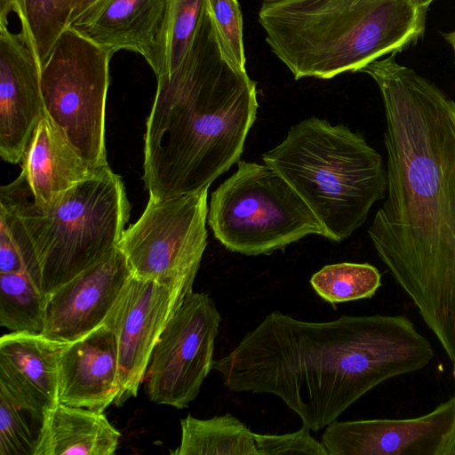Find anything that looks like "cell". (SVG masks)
I'll return each instance as SVG.
<instances>
[{
  "mask_svg": "<svg viewBox=\"0 0 455 455\" xmlns=\"http://www.w3.org/2000/svg\"><path fill=\"white\" fill-rule=\"evenodd\" d=\"M427 10L412 0L263 2L259 22L296 80L359 72L422 35Z\"/></svg>",
  "mask_w": 455,
  "mask_h": 455,
  "instance_id": "obj_4",
  "label": "cell"
},
{
  "mask_svg": "<svg viewBox=\"0 0 455 455\" xmlns=\"http://www.w3.org/2000/svg\"><path fill=\"white\" fill-rule=\"evenodd\" d=\"M322 443L329 455H455V397L412 419L334 420Z\"/></svg>",
  "mask_w": 455,
  "mask_h": 455,
  "instance_id": "obj_12",
  "label": "cell"
},
{
  "mask_svg": "<svg viewBox=\"0 0 455 455\" xmlns=\"http://www.w3.org/2000/svg\"><path fill=\"white\" fill-rule=\"evenodd\" d=\"M118 392L117 342L108 323L65 344L59 360V403L104 412Z\"/></svg>",
  "mask_w": 455,
  "mask_h": 455,
  "instance_id": "obj_17",
  "label": "cell"
},
{
  "mask_svg": "<svg viewBox=\"0 0 455 455\" xmlns=\"http://www.w3.org/2000/svg\"><path fill=\"white\" fill-rule=\"evenodd\" d=\"M7 19L0 17V156L15 164L46 112L38 57L21 29H9Z\"/></svg>",
  "mask_w": 455,
  "mask_h": 455,
  "instance_id": "obj_13",
  "label": "cell"
},
{
  "mask_svg": "<svg viewBox=\"0 0 455 455\" xmlns=\"http://www.w3.org/2000/svg\"><path fill=\"white\" fill-rule=\"evenodd\" d=\"M208 188L174 197H149L118 244L132 275L194 283L207 246Z\"/></svg>",
  "mask_w": 455,
  "mask_h": 455,
  "instance_id": "obj_9",
  "label": "cell"
},
{
  "mask_svg": "<svg viewBox=\"0 0 455 455\" xmlns=\"http://www.w3.org/2000/svg\"><path fill=\"white\" fill-rule=\"evenodd\" d=\"M71 7L67 0H0V17L14 12L31 41L40 66L60 35L68 27Z\"/></svg>",
  "mask_w": 455,
  "mask_h": 455,
  "instance_id": "obj_21",
  "label": "cell"
},
{
  "mask_svg": "<svg viewBox=\"0 0 455 455\" xmlns=\"http://www.w3.org/2000/svg\"><path fill=\"white\" fill-rule=\"evenodd\" d=\"M453 374H454V376H455V368H454V371H453Z\"/></svg>",
  "mask_w": 455,
  "mask_h": 455,
  "instance_id": "obj_34",
  "label": "cell"
},
{
  "mask_svg": "<svg viewBox=\"0 0 455 455\" xmlns=\"http://www.w3.org/2000/svg\"><path fill=\"white\" fill-rule=\"evenodd\" d=\"M100 0H78L71 12L70 22L78 18ZM69 22V23H70Z\"/></svg>",
  "mask_w": 455,
  "mask_h": 455,
  "instance_id": "obj_29",
  "label": "cell"
},
{
  "mask_svg": "<svg viewBox=\"0 0 455 455\" xmlns=\"http://www.w3.org/2000/svg\"><path fill=\"white\" fill-rule=\"evenodd\" d=\"M111 57L68 27L41 68L46 114L94 168L108 165L105 118Z\"/></svg>",
  "mask_w": 455,
  "mask_h": 455,
  "instance_id": "obj_8",
  "label": "cell"
},
{
  "mask_svg": "<svg viewBox=\"0 0 455 455\" xmlns=\"http://www.w3.org/2000/svg\"><path fill=\"white\" fill-rule=\"evenodd\" d=\"M314 291L325 301L337 303L371 298L381 285V275L368 263L326 265L310 278Z\"/></svg>",
  "mask_w": 455,
  "mask_h": 455,
  "instance_id": "obj_23",
  "label": "cell"
},
{
  "mask_svg": "<svg viewBox=\"0 0 455 455\" xmlns=\"http://www.w3.org/2000/svg\"><path fill=\"white\" fill-rule=\"evenodd\" d=\"M120 437L103 412L58 403L43 416L34 455H112Z\"/></svg>",
  "mask_w": 455,
  "mask_h": 455,
  "instance_id": "obj_19",
  "label": "cell"
},
{
  "mask_svg": "<svg viewBox=\"0 0 455 455\" xmlns=\"http://www.w3.org/2000/svg\"><path fill=\"white\" fill-rule=\"evenodd\" d=\"M46 295L27 273H0V325L11 331L42 332Z\"/></svg>",
  "mask_w": 455,
  "mask_h": 455,
  "instance_id": "obj_22",
  "label": "cell"
},
{
  "mask_svg": "<svg viewBox=\"0 0 455 455\" xmlns=\"http://www.w3.org/2000/svg\"><path fill=\"white\" fill-rule=\"evenodd\" d=\"M205 2L206 0H170L168 74L179 66L186 53Z\"/></svg>",
  "mask_w": 455,
  "mask_h": 455,
  "instance_id": "obj_27",
  "label": "cell"
},
{
  "mask_svg": "<svg viewBox=\"0 0 455 455\" xmlns=\"http://www.w3.org/2000/svg\"><path fill=\"white\" fill-rule=\"evenodd\" d=\"M67 342L42 332L11 331L0 339V391L36 416L58 401L59 360Z\"/></svg>",
  "mask_w": 455,
  "mask_h": 455,
  "instance_id": "obj_16",
  "label": "cell"
},
{
  "mask_svg": "<svg viewBox=\"0 0 455 455\" xmlns=\"http://www.w3.org/2000/svg\"><path fill=\"white\" fill-rule=\"evenodd\" d=\"M180 445L172 455H259L253 432L230 413L180 420Z\"/></svg>",
  "mask_w": 455,
  "mask_h": 455,
  "instance_id": "obj_20",
  "label": "cell"
},
{
  "mask_svg": "<svg viewBox=\"0 0 455 455\" xmlns=\"http://www.w3.org/2000/svg\"><path fill=\"white\" fill-rule=\"evenodd\" d=\"M23 272L41 283L38 260L12 196L0 189V273Z\"/></svg>",
  "mask_w": 455,
  "mask_h": 455,
  "instance_id": "obj_24",
  "label": "cell"
},
{
  "mask_svg": "<svg viewBox=\"0 0 455 455\" xmlns=\"http://www.w3.org/2000/svg\"><path fill=\"white\" fill-rule=\"evenodd\" d=\"M131 275L117 247L46 296L42 333L67 343L88 334L104 323Z\"/></svg>",
  "mask_w": 455,
  "mask_h": 455,
  "instance_id": "obj_15",
  "label": "cell"
},
{
  "mask_svg": "<svg viewBox=\"0 0 455 455\" xmlns=\"http://www.w3.org/2000/svg\"><path fill=\"white\" fill-rule=\"evenodd\" d=\"M3 187L17 204L46 296L116 250L129 220L125 187L108 165L47 208L34 204L21 174Z\"/></svg>",
  "mask_w": 455,
  "mask_h": 455,
  "instance_id": "obj_6",
  "label": "cell"
},
{
  "mask_svg": "<svg viewBox=\"0 0 455 455\" xmlns=\"http://www.w3.org/2000/svg\"><path fill=\"white\" fill-rule=\"evenodd\" d=\"M262 160L292 187L322 224L325 238L334 242L362 227L372 205L386 196L381 156L342 124L306 118Z\"/></svg>",
  "mask_w": 455,
  "mask_h": 455,
  "instance_id": "obj_5",
  "label": "cell"
},
{
  "mask_svg": "<svg viewBox=\"0 0 455 455\" xmlns=\"http://www.w3.org/2000/svg\"><path fill=\"white\" fill-rule=\"evenodd\" d=\"M221 315L205 292H190L158 339L146 371L150 401L187 408L212 370Z\"/></svg>",
  "mask_w": 455,
  "mask_h": 455,
  "instance_id": "obj_10",
  "label": "cell"
},
{
  "mask_svg": "<svg viewBox=\"0 0 455 455\" xmlns=\"http://www.w3.org/2000/svg\"><path fill=\"white\" fill-rule=\"evenodd\" d=\"M274 1H277V0H263V2H274Z\"/></svg>",
  "mask_w": 455,
  "mask_h": 455,
  "instance_id": "obj_33",
  "label": "cell"
},
{
  "mask_svg": "<svg viewBox=\"0 0 455 455\" xmlns=\"http://www.w3.org/2000/svg\"><path fill=\"white\" fill-rule=\"evenodd\" d=\"M359 72L387 124V188L368 235L455 367V101L395 53Z\"/></svg>",
  "mask_w": 455,
  "mask_h": 455,
  "instance_id": "obj_1",
  "label": "cell"
},
{
  "mask_svg": "<svg viewBox=\"0 0 455 455\" xmlns=\"http://www.w3.org/2000/svg\"><path fill=\"white\" fill-rule=\"evenodd\" d=\"M416 5L419 7L427 10L428 5L431 4L433 0H412Z\"/></svg>",
  "mask_w": 455,
  "mask_h": 455,
  "instance_id": "obj_31",
  "label": "cell"
},
{
  "mask_svg": "<svg viewBox=\"0 0 455 455\" xmlns=\"http://www.w3.org/2000/svg\"><path fill=\"white\" fill-rule=\"evenodd\" d=\"M207 223L228 251L270 254L307 235L326 237L310 208L274 169L239 161L212 194Z\"/></svg>",
  "mask_w": 455,
  "mask_h": 455,
  "instance_id": "obj_7",
  "label": "cell"
},
{
  "mask_svg": "<svg viewBox=\"0 0 455 455\" xmlns=\"http://www.w3.org/2000/svg\"><path fill=\"white\" fill-rule=\"evenodd\" d=\"M444 38L452 46V49L455 53V29L450 33L445 34Z\"/></svg>",
  "mask_w": 455,
  "mask_h": 455,
  "instance_id": "obj_30",
  "label": "cell"
},
{
  "mask_svg": "<svg viewBox=\"0 0 455 455\" xmlns=\"http://www.w3.org/2000/svg\"><path fill=\"white\" fill-rule=\"evenodd\" d=\"M156 79L145 188L153 198L196 193L239 162L256 120V84L223 52L206 2L179 66Z\"/></svg>",
  "mask_w": 455,
  "mask_h": 455,
  "instance_id": "obj_3",
  "label": "cell"
},
{
  "mask_svg": "<svg viewBox=\"0 0 455 455\" xmlns=\"http://www.w3.org/2000/svg\"><path fill=\"white\" fill-rule=\"evenodd\" d=\"M29 412L0 391V455H34L38 434L26 419Z\"/></svg>",
  "mask_w": 455,
  "mask_h": 455,
  "instance_id": "obj_26",
  "label": "cell"
},
{
  "mask_svg": "<svg viewBox=\"0 0 455 455\" xmlns=\"http://www.w3.org/2000/svg\"><path fill=\"white\" fill-rule=\"evenodd\" d=\"M221 49L227 58L238 68H245L243 41V19L237 0H206Z\"/></svg>",
  "mask_w": 455,
  "mask_h": 455,
  "instance_id": "obj_25",
  "label": "cell"
},
{
  "mask_svg": "<svg viewBox=\"0 0 455 455\" xmlns=\"http://www.w3.org/2000/svg\"><path fill=\"white\" fill-rule=\"evenodd\" d=\"M309 428L302 425L299 430L283 434H256L255 444L259 455L278 454H310L329 455L322 442L315 440L309 433Z\"/></svg>",
  "mask_w": 455,
  "mask_h": 455,
  "instance_id": "obj_28",
  "label": "cell"
},
{
  "mask_svg": "<svg viewBox=\"0 0 455 455\" xmlns=\"http://www.w3.org/2000/svg\"><path fill=\"white\" fill-rule=\"evenodd\" d=\"M69 4L71 10L73 11L74 7L76 6L78 0H67Z\"/></svg>",
  "mask_w": 455,
  "mask_h": 455,
  "instance_id": "obj_32",
  "label": "cell"
},
{
  "mask_svg": "<svg viewBox=\"0 0 455 455\" xmlns=\"http://www.w3.org/2000/svg\"><path fill=\"white\" fill-rule=\"evenodd\" d=\"M433 357L430 343L403 315L307 322L273 311L212 370L231 391L277 396L316 432L376 386Z\"/></svg>",
  "mask_w": 455,
  "mask_h": 455,
  "instance_id": "obj_2",
  "label": "cell"
},
{
  "mask_svg": "<svg viewBox=\"0 0 455 455\" xmlns=\"http://www.w3.org/2000/svg\"><path fill=\"white\" fill-rule=\"evenodd\" d=\"M68 27L112 55L139 53L156 78L168 74L170 0H100Z\"/></svg>",
  "mask_w": 455,
  "mask_h": 455,
  "instance_id": "obj_14",
  "label": "cell"
},
{
  "mask_svg": "<svg viewBox=\"0 0 455 455\" xmlns=\"http://www.w3.org/2000/svg\"><path fill=\"white\" fill-rule=\"evenodd\" d=\"M21 162L20 174L28 183L34 204L40 208L56 204L98 169L76 151L46 113L39 121Z\"/></svg>",
  "mask_w": 455,
  "mask_h": 455,
  "instance_id": "obj_18",
  "label": "cell"
},
{
  "mask_svg": "<svg viewBox=\"0 0 455 455\" xmlns=\"http://www.w3.org/2000/svg\"><path fill=\"white\" fill-rule=\"evenodd\" d=\"M192 282H159L131 275L104 323L118 350L116 406L137 395L154 347L168 323L193 291Z\"/></svg>",
  "mask_w": 455,
  "mask_h": 455,
  "instance_id": "obj_11",
  "label": "cell"
}]
</instances>
